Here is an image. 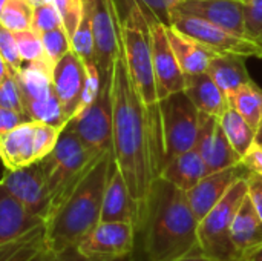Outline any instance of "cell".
I'll list each match as a JSON object with an SVG mask.
<instances>
[{"label":"cell","instance_id":"obj_40","mask_svg":"<svg viewBox=\"0 0 262 261\" xmlns=\"http://www.w3.org/2000/svg\"><path fill=\"white\" fill-rule=\"evenodd\" d=\"M243 166L253 174L262 175V145L255 142L252 148L246 152V155L241 158Z\"/></svg>","mask_w":262,"mask_h":261},{"label":"cell","instance_id":"obj_27","mask_svg":"<svg viewBox=\"0 0 262 261\" xmlns=\"http://www.w3.org/2000/svg\"><path fill=\"white\" fill-rule=\"evenodd\" d=\"M220 125L226 137L229 138L232 148L243 158L246 152L252 148V145L256 142V131L244 120L241 114H238L230 106L221 114Z\"/></svg>","mask_w":262,"mask_h":261},{"label":"cell","instance_id":"obj_8","mask_svg":"<svg viewBox=\"0 0 262 261\" xmlns=\"http://www.w3.org/2000/svg\"><path fill=\"white\" fill-rule=\"evenodd\" d=\"M170 26L195 38L196 42H200L201 45H204L215 54L230 52V54H238L243 57L262 58V45L250 40L249 37L236 35L200 17L189 15V14L173 9L170 14Z\"/></svg>","mask_w":262,"mask_h":261},{"label":"cell","instance_id":"obj_3","mask_svg":"<svg viewBox=\"0 0 262 261\" xmlns=\"http://www.w3.org/2000/svg\"><path fill=\"white\" fill-rule=\"evenodd\" d=\"M112 165L114 154L111 148L94 162L71 195L45 223L43 246L46 254L61 255L75 249L80 240L100 223Z\"/></svg>","mask_w":262,"mask_h":261},{"label":"cell","instance_id":"obj_42","mask_svg":"<svg viewBox=\"0 0 262 261\" xmlns=\"http://www.w3.org/2000/svg\"><path fill=\"white\" fill-rule=\"evenodd\" d=\"M28 120H29V117L25 114H18L11 109L0 108V138L11 129H14L15 126H18Z\"/></svg>","mask_w":262,"mask_h":261},{"label":"cell","instance_id":"obj_16","mask_svg":"<svg viewBox=\"0 0 262 261\" xmlns=\"http://www.w3.org/2000/svg\"><path fill=\"white\" fill-rule=\"evenodd\" d=\"M86 82V66L80 57L71 49L60 58L52 69V86L58 97L64 117L69 123L78 114L83 89Z\"/></svg>","mask_w":262,"mask_h":261},{"label":"cell","instance_id":"obj_10","mask_svg":"<svg viewBox=\"0 0 262 261\" xmlns=\"http://www.w3.org/2000/svg\"><path fill=\"white\" fill-rule=\"evenodd\" d=\"M137 228L123 222H100L75 246L86 261H118L127 257L135 245Z\"/></svg>","mask_w":262,"mask_h":261},{"label":"cell","instance_id":"obj_26","mask_svg":"<svg viewBox=\"0 0 262 261\" xmlns=\"http://www.w3.org/2000/svg\"><path fill=\"white\" fill-rule=\"evenodd\" d=\"M52 69L54 65L48 58L26 63L15 80L20 86L25 106L32 102H40L54 94L52 86Z\"/></svg>","mask_w":262,"mask_h":261},{"label":"cell","instance_id":"obj_23","mask_svg":"<svg viewBox=\"0 0 262 261\" xmlns=\"http://www.w3.org/2000/svg\"><path fill=\"white\" fill-rule=\"evenodd\" d=\"M184 92L189 95L200 112L220 118L221 114L229 108L226 94L218 88L207 71L186 75Z\"/></svg>","mask_w":262,"mask_h":261},{"label":"cell","instance_id":"obj_22","mask_svg":"<svg viewBox=\"0 0 262 261\" xmlns=\"http://www.w3.org/2000/svg\"><path fill=\"white\" fill-rule=\"evenodd\" d=\"M207 174L209 172L200 151L196 148H192L169 158L164 163L160 177L187 192Z\"/></svg>","mask_w":262,"mask_h":261},{"label":"cell","instance_id":"obj_25","mask_svg":"<svg viewBox=\"0 0 262 261\" xmlns=\"http://www.w3.org/2000/svg\"><path fill=\"white\" fill-rule=\"evenodd\" d=\"M166 31L183 72L186 75L206 72L215 52L196 42L195 38L173 29L172 26H166Z\"/></svg>","mask_w":262,"mask_h":261},{"label":"cell","instance_id":"obj_20","mask_svg":"<svg viewBox=\"0 0 262 261\" xmlns=\"http://www.w3.org/2000/svg\"><path fill=\"white\" fill-rule=\"evenodd\" d=\"M100 222H123L132 223L138 229V215L135 205L127 191L126 182L115 165H112L111 175L104 189L103 206H101V218Z\"/></svg>","mask_w":262,"mask_h":261},{"label":"cell","instance_id":"obj_41","mask_svg":"<svg viewBox=\"0 0 262 261\" xmlns=\"http://www.w3.org/2000/svg\"><path fill=\"white\" fill-rule=\"evenodd\" d=\"M247 186H249V197L262 220V175L247 172Z\"/></svg>","mask_w":262,"mask_h":261},{"label":"cell","instance_id":"obj_12","mask_svg":"<svg viewBox=\"0 0 262 261\" xmlns=\"http://www.w3.org/2000/svg\"><path fill=\"white\" fill-rule=\"evenodd\" d=\"M91 9L95 58L101 77L112 72L120 51V9L117 0H86Z\"/></svg>","mask_w":262,"mask_h":261},{"label":"cell","instance_id":"obj_35","mask_svg":"<svg viewBox=\"0 0 262 261\" xmlns=\"http://www.w3.org/2000/svg\"><path fill=\"white\" fill-rule=\"evenodd\" d=\"M61 26H63V20H61V15H60L57 6L54 5V2L34 6L32 25H31L32 29L43 34V32H48V31H52V29H57Z\"/></svg>","mask_w":262,"mask_h":261},{"label":"cell","instance_id":"obj_1","mask_svg":"<svg viewBox=\"0 0 262 261\" xmlns=\"http://www.w3.org/2000/svg\"><path fill=\"white\" fill-rule=\"evenodd\" d=\"M112 154L138 215L141 229L154 183L163 169L146 108L130 78L121 49L112 68Z\"/></svg>","mask_w":262,"mask_h":261},{"label":"cell","instance_id":"obj_45","mask_svg":"<svg viewBox=\"0 0 262 261\" xmlns=\"http://www.w3.org/2000/svg\"><path fill=\"white\" fill-rule=\"evenodd\" d=\"M243 260L246 261H262V245H259L258 248H255L252 252H249L247 255L243 257Z\"/></svg>","mask_w":262,"mask_h":261},{"label":"cell","instance_id":"obj_32","mask_svg":"<svg viewBox=\"0 0 262 261\" xmlns=\"http://www.w3.org/2000/svg\"><path fill=\"white\" fill-rule=\"evenodd\" d=\"M14 35H15L17 48H18V52H20V57H21L23 63L46 58L45 48H43V40H41L40 32L29 28V29H25V31L14 32Z\"/></svg>","mask_w":262,"mask_h":261},{"label":"cell","instance_id":"obj_24","mask_svg":"<svg viewBox=\"0 0 262 261\" xmlns=\"http://www.w3.org/2000/svg\"><path fill=\"white\" fill-rule=\"evenodd\" d=\"M246 58L238 54H215L209 63L207 72L218 85V88L229 97L241 86L252 83V77L246 66Z\"/></svg>","mask_w":262,"mask_h":261},{"label":"cell","instance_id":"obj_19","mask_svg":"<svg viewBox=\"0 0 262 261\" xmlns=\"http://www.w3.org/2000/svg\"><path fill=\"white\" fill-rule=\"evenodd\" d=\"M0 160L6 171L20 169L40 162L35 146V122L28 120L0 138Z\"/></svg>","mask_w":262,"mask_h":261},{"label":"cell","instance_id":"obj_5","mask_svg":"<svg viewBox=\"0 0 262 261\" xmlns=\"http://www.w3.org/2000/svg\"><path fill=\"white\" fill-rule=\"evenodd\" d=\"M103 152L88 148L68 125L63 128L54 149L38 162L48 192L46 222L57 212Z\"/></svg>","mask_w":262,"mask_h":261},{"label":"cell","instance_id":"obj_9","mask_svg":"<svg viewBox=\"0 0 262 261\" xmlns=\"http://www.w3.org/2000/svg\"><path fill=\"white\" fill-rule=\"evenodd\" d=\"M68 126L91 149L103 152L112 148V72L101 77V88L95 100Z\"/></svg>","mask_w":262,"mask_h":261},{"label":"cell","instance_id":"obj_11","mask_svg":"<svg viewBox=\"0 0 262 261\" xmlns=\"http://www.w3.org/2000/svg\"><path fill=\"white\" fill-rule=\"evenodd\" d=\"M141 8L144 9V14L149 22L152 63H154V71H155L160 97L163 102L167 95L178 92V91H184L186 74L183 72L180 63L175 57V52L170 46L166 25L161 23L147 8H144L143 5H141Z\"/></svg>","mask_w":262,"mask_h":261},{"label":"cell","instance_id":"obj_30","mask_svg":"<svg viewBox=\"0 0 262 261\" xmlns=\"http://www.w3.org/2000/svg\"><path fill=\"white\" fill-rule=\"evenodd\" d=\"M25 109H26V115L29 117V120L43 122V123L61 126V128H64L68 125L61 103H60L58 97L55 95V92L45 100L28 103L25 106Z\"/></svg>","mask_w":262,"mask_h":261},{"label":"cell","instance_id":"obj_14","mask_svg":"<svg viewBox=\"0 0 262 261\" xmlns=\"http://www.w3.org/2000/svg\"><path fill=\"white\" fill-rule=\"evenodd\" d=\"M195 148L200 151L209 174L241 163V157L226 137L220 118L204 112H200V128Z\"/></svg>","mask_w":262,"mask_h":261},{"label":"cell","instance_id":"obj_28","mask_svg":"<svg viewBox=\"0 0 262 261\" xmlns=\"http://www.w3.org/2000/svg\"><path fill=\"white\" fill-rule=\"evenodd\" d=\"M229 106L233 108L244 120L258 132L262 125V89L255 83L241 86L236 92L227 97Z\"/></svg>","mask_w":262,"mask_h":261},{"label":"cell","instance_id":"obj_39","mask_svg":"<svg viewBox=\"0 0 262 261\" xmlns=\"http://www.w3.org/2000/svg\"><path fill=\"white\" fill-rule=\"evenodd\" d=\"M184 0H140V3L147 8L161 23L170 26V14L172 9L177 8Z\"/></svg>","mask_w":262,"mask_h":261},{"label":"cell","instance_id":"obj_36","mask_svg":"<svg viewBox=\"0 0 262 261\" xmlns=\"http://www.w3.org/2000/svg\"><path fill=\"white\" fill-rule=\"evenodd\" d=\"M0 108L11 109L14 112L26 115V109H25L20 86H18L15 77L11 75V74H8L5 77V80L0 83Z\"/></svg>","mask_w":262,"mask_h":261},{"label":"cell","instance_id":"obj_48","mask_svg":"<svg viewBox=\"0 0 262 261\" xmlns=\"http://www.w3.org/2000/svg\"><path fill=\"white\" fill-rule=\"evenodd\" d=\"M256 142H258V143H261V145H262V125L259 126L258 132H256Z\"/></svg>","mask_w":262,"mask_h":261},{"label":"cell","instance_id":"obj_46","mask_svg":"<svg viewBox=\"0 0 262 261\" xmlns=\"http://www.w3.org/2000/svg\"><path fill=\"white\" fill-rule=\"evenodd\" d=\"M9 74V71H8V66H6V63L3 62V58H2V55H0V83L5 80V77Z\"/></svg>","mask_w":262,"mask_h":261},{"label":"cell","instance_id":"obj_18","mask_svg":"<svg viewBox=\"0 0 262 261\" xmlns=\"http://www.w3.org/2000/svg\"><path fill=\"white\" fill-rule=\"evenodd\" d=\"M247 172L249 171L243 166V163H239L236 166L207 174L192 189H189L186 192L187 200L198 222L226 195L230 186Z\"/></svg>","mask_w":262,"mask_h":261},{"label":"cell","instance_id":"obj_21","mask_svg":"<svg viewBox=\"0 0 262 261\" xmlns=\"http://www.w3.org/2000/svg\"><path fill=\"white\" fill-rule=\"evenodd\" d=\"M232 243L236 260L243 258L262 245V220L259 218L249 194L243 200L232 223Z\"/></svg>","mask_w":262,"mask_h":261},{"label":"cell","instance_id":"obj_47","mask_svg":"<svg viewBox=\"0 0 262 261\" xmlns=\"http://www.w3.org/2000/svg\"><path fill=\"white\" fill-rule=\"evenodd\" d=\"M34 6H38V5H46V3H52L54 0H29Z\"/></svg>","mask_w":262,"mask_h":261},{"label":"cell","instance_id":"obj_6","mask_svg":"<svg viewBox=\"0 0 262 261\" xmlns=\"http://www.w3.org/2000/svg\"><path fill=\"white\" fill-rule=\"evenodd\" d=\"M249 194L247 174L239 177L226 195L198 222V248L215 261L236 260L232 243V223Z\"/></svg>","mask_w":262,"mask_h":261},{"label":"cell","instance_id":"obj_17","mask_svg":"<svg viewBox=\"0 0 262 261\" xmlns=\"http://www.w3.org/2000/svg\"><path fill=\"white\" fill-rule=\"evenodd\" d=\"M173 9L207 20L236 35L247 37L244 9L239 0H184Z\"/></svg>","mask_w":262,"mask_h":261},{"label":"cell","instance_id":"obj_34","mask_svg":"<svg viewBox=\"0 0 262 261\" xmlns=\"http://www.w3.org/2000/svg\"><path fill=\"white\" fill-rule=\"evenodd\" d=\"M0 55L8 66L9 74L15 77L23 68V60L20 57L14 32L6 29L2 23H0Z\"/></svg>","mask_w":262,"mask_h":261},{"label":"cell","instance_id":"obj_4","mask_svg":"<svg viewBox=\"0 0 262 261\" xmlns=\"http://www.w3.org/2000/svg\"><path fill=\"white\" fill-rule=\"evenodd\" d=\"M127 6L120 14V42L127 63V69L137 92L140 94L147 112L157 154L164 166V140L161 97L152 63L149 22L138 0H126ZM161 174V172H160Z\"/></svg>","mask_w":262,"mask_h":261},{"label":"cell","instance_id":"obj_31","mask_svg":"<svg viewBox=\"0 0 262 261\" xmlns=\"http://www.w3.org/2000/svg\"><path fill=\"white\" fill-rule=\"evenodd\" d=\"M32 14L34 5L29 0H8L2 12L0 23L12 32L25 31L32 25Z\"/></svg>","mask_w":262,"mask_h":261},{"label":"cell","instance_id":"obj_50","mask_svg":"<svg viewBox=\"0 0 262 261\" xmlns=\"http://www.w3.org/2000/svg\"><path fill=\"white\" fill-rule=\"evenodd\" d=\"M233 261H246V260H243V258H238V260H233Z\"/></svg>","mask_w":262,"mask_h":261},{"label":"cell","instance_id":"obj_43","mask_svg":"<svg viewBox=\"0 0 262 261\" xmlns=\"http://www.w3.org/2000/svg\"><path fill=\"white\" fill-rule=\"evenodd\" d=\"M172 261H215L212 260L210 257H207L206 254H203L200 249L198 251H193V252H190V254H186V255H183V257H180V258H175V260Z\"/></svg>","mask_w":262,"mask_h":261},{"label":"cell","instance_id":"obj_29","mask_svg":"<svg viewBox=\"0 0 262 261\" xmlns=\"http://www.w3.org/2000/svg\"><path fill=\"white\" fill-rule=\"evenodd\" d=\"M71 49L80 57L84 65L97 63L95 58V40H94V29H92V17L88 2L84 0V9L78 26L71 38Z\"/></svg>","mask_w":262,"mask_h":261},{"label":"cell","instance_id":"obj_15","mask_svg":"<svg viewBox=\"0 0 262 261\" xmlns=\"http://www.w3.org/2000/svg\"><path fill=\"white\" fill-rule=\"evenodd\" d=\"M45 222L31 214L0 183V249L43 234Z\"/></svg>","mask_w":262,"mask_h":261},{"label":"cell","instance_id":"obj_2","mask_svg":"<svg viewBox=\"0 0 262 261\" xmlns=\"http://www.w3.org/2000/svg\"><path fill=\"white\" fill-rule=\"evenodd\" d=\"M144 251L149 261H172L198 251V218L186 191L157 178L147 203Z\"/></svg>","mask_w":262,"mask_h":261},{"label":"cell","instance_id":"obj_37","mask_svg":"<svg viewBox=\"0 0 262 261\" xmlns=\"http://www.w3.org/2000/svg\"><path fill=\"white\" fill-rule=\"evenodd\" d=\"M241 3L247 37L262 45V0H243Z\"/></svg>","mask_w":262,"mask_h":261},{"label":"cell","instance_id":"obj_38","mask_svg":"<svg viewBox=\"0 0 262 261\" xmlns=\"http://www.w3.org/2000/svg\"><path fill=\"white\" fill-rule=\"evenodd\" d=\"M54 5L57 6L61 15L63 28L71 40L81 18L84 9V0H54Z\"/></svg>","mask_w":262,"mask_h":261},{"label":"cell","instance_id":"obj_44","mask_svg":"<svg viewBox=\"0 0 262 261\" xmlns=\"http://www.w3.org/2000/svg\"><path fill=\"white\" fill-rule=\"evenodd\" d=\"M51 255V254H49ZM52 257V261H86L83 260L77 252H75V249H72V251H68V252H64V254H61V255H51Z\"/></svg>","mask_w":262,"mask_h":261},{"label":"cell","instance_id":"obj_51","mask_svg":"<svg viewBox=\"0 0 262 261\" xmlns=\"http://www.w3.org/2000/svg\"><path fill=\"white\" fill-rule=\"evenodd\" d=\"M239 2H243V0H239Z\"/></svg>","mask_w":262,"mask_h":261},{"label":"cell","instance_id":"obj_49","mask_svg":"<svg viewBox=\"0 0 262 261\" xmlns=\"http://www.w3.org/2000/svg\"><path fill=\"white\" fill-rule=\"evenodd\" d=\"M6 2H8V0H0V17H2V12H3V9H5Z\"/></svg>","mask_w":262,"mask_h":261},{"label":"cell","instance_id":"obj_13","mask_svg":"<svg viewBox=\"0 0 262 261\" xmlns=\"http://www.w3.org/2000/svg\"><path fill=\"white\" fill-rule=\"evenodd\" d=\"M0 183L31 214L46 222L48 192L43 171L38 162L20 169L6 171V174L0 178Z\"/></svg>","mask_w":262,"mask_h":261},{"label":"cell","instance_id":"obj_7","mask_svg":"<svg viewBox=\"0 0 262 261\" xmlns=\"http://www.w3.org/2000/svg\"><path fill=\"white\" fill-rule=\"evenodd\" d=\"M164 163L196 145L200 111L184 91L173 92L161 102Z\"/></svg>","mask_w":262,"mask_h":261},{"label":"cell","instance_id":"obj_33","mask_svg":"<svg viewBox=\"0 0 262 261\" xmlns=\"http://www.w3.org/2000/svg\"><path fill=\"white\" fill-rule=\"evenodd\" d=\"M41 40H43L45 55L52 65H55L60 58H63L71 51V40L63 26L43 32Z\"/></svg>","mask_w":262,"mask_h":261}]
</instances>
